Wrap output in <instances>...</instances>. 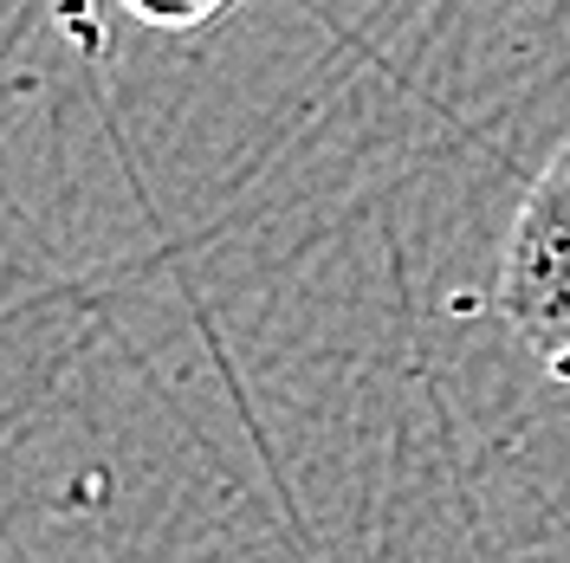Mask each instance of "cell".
<instances>
[{
	"label": "cell",
	"mask_w": 570,
	"mask_h": 563,
	"mask_svg": "<svg viewBox=\"0 0 570 563\" xmlns=\"http://www.w3.org/2000/svg\"><path fill=\"white\" fill-rule=\"evenodd\" d=\"M499 312L544 376L570 388V142L538 169L499 259Z\"/></svg>",
	"instance_id": "cell-1"
},
{
	"label": "cell",
	"mask_w": 570,
	"mask_h": 563,
	"mask_svg": "<svg viewBox=\"0 0 570 563\" xmlns=\"http://www.w3.org/2000/svg\"><path fill=\"white\" fill-rule=\"evenodd\" d=\"M234 0H124V13L142 20V27H156V33H195V27H208L220 20Z\"/></svg>",
	"instance_id": "cell-2"
}]
</instances>
